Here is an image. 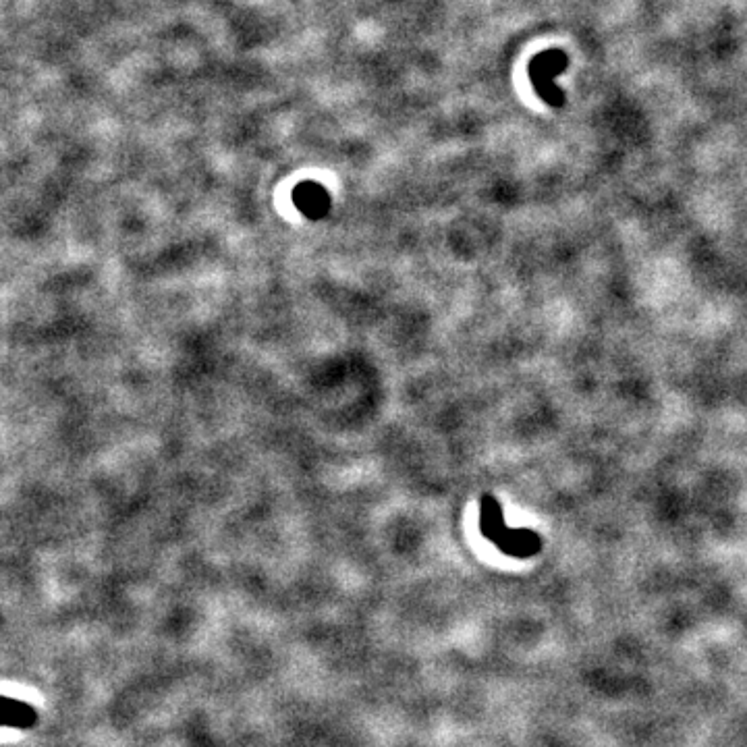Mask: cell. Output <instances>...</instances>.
<instances>
[{"label":"cell","mask_w":747,"mask_h":747,"mask_svg":"<svg viewBox=\"0 0 747 747\" xmlns=\"http://www.w3.org/2000/svg\"><path fill=\"white\" fill-rule=\"evenodd\" d=\"M567 65H569V59L561 48L544 50V52L536 54V57L530 61L528 75H530L532 86H534L536 94L540 96V100L546 102L552 108L565 106V94L557 86L555 79L561 73H565Z\"/></svg>","instance_id":"2"},{"label":"cell","mask_w":747,"mask_h":747,"mask_svg":"<svg viewBox=\"0 0 747 747\" xmlns=\"http://www.w3.org/2000/svg\"><path fill=\"white\" fill-rule=\"evenodd\" d=\"M482 534L498 546V550L505 552L515 559H530L538 555L542 548V540L532 530H511L507 528L503 509L494 501L492 496L482 498V519H480Z\"/></svg>","instance_id":"1"}]
</instances>
